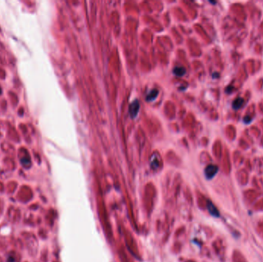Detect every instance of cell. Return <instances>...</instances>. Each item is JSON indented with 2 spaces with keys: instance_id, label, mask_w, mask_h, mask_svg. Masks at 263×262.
<instances>
[{
  "instance_id": "cell-3",
  "label": "cell",
  "mask_w": 263,
  "mask_h": 262,
  "mask_svg": "<svg viewBox=\"0 0 263 262\" xmlns=\"http://www.w3.org/2000/svg\"><path fill=\"white\" fill-rule=\"evenodd\" d=\"M208 209H209V211L210 212V214L212 215V216L217 217V218L218 217H219V211H218L216 207L215 206L212 202L209 201V204H208Z\"/></svg>"
},
{
  "instance_id": "cell-6",
  "label": "cell",
  "mask_w": 263,
  "mask_h": 262,
  "mask_svg": "<svg viewBox=\"0 0 263 262\" xmlns=\"http://www.w3.org/2000/svg\"><path fill=\"white\" fill-rule=\"evenodd\" d=\"M157 95H158L157 90H156V89L152 90V91L151 93H149V95H148L147 96V100H148V101H149V100L151 101V100L155 99V98H156V97L157 96Z\"/></svg>"
},
{
  "instance_id": "cell-2",
  "label": "cell",
  "mask_w": 263,
  "mask_h": 262,
  "mask_svg": "<svg viewBox=\"0 0 263 262\" xmlns=\"http://www.w3.org/2000/svg\"><path fill=\"white\" fill-rule=\"evenodd\" d=\"M138 110H139V103H138V101L135 100V101H134L132 103L129 107L130 115H131L132 118H135V116L137 115V114H138Z\"/></svg>"
},
{
  "instance_id": "cell-1",
  "label": "cell",
  "mask_w": 263,
  "mask_h": 262,
  "mask_svg": "<svg viewBox=\"0 0 263 262\" xmlns=\"http://www.w3.org/2000/svg\"><path fill=\"white\" fill-rule=\"evenodd\" d=\"M218 170L219 168L217 166L213 165H208L206 167V170H205V174H206V177L208 178H212L216 174V173L218 172Z\"/></svg>"
},
{
  "instance_id": "cell-4",
  "label": "cell",
  "mask_w": 263,
  "mask_h": 262,
  "mask_svg": "<svg viewBox=\"0 0 263 262\" xmlns=\"http://www.w3.org/2000/svg\"><path fill=\"white\" fill-rule=\"evenodd\" d=\"M243 103H244V99H243V98H237L236 99L232 102V108H233L235 110L238 109V108L242 107Z\"/></svg>"
},
{
  "instance_id": "cell-7",
  "label": "cell",
  "mask_w": 263,
  "mask_h": 262,
  "mask_svg": "<svg viewBox=\"0 0 263 262\" xmlns=\"http://www.w3.org/2000/svg\"><path fill=\"white\" fill-rule=\"evenodd\" d=\"M251 120H252V119L249 117V116H246V117H245L244 119H243L244 122H245V123H246V124L249 123V122H251Z\"/></svg>"
},
{
  "instance_id": "cell-8",
  "label": "cell",
  "mask_w": 263,
  "mask_h": 262,
  "mask_svg": "<svg viewBox=\"0 0 263 262\" xmlns=\"http://www.w3.org/2000/svg\"><path fill=\"white\" fill-rule=\"evenodd\" d=\"M8 261H9V262H14V259H13V258H10L9 260H8Z\"/></svg>"
},
{
  "instance_id": "cell-5",
  "label": "cell",
  "mask_w": 263,
  "mask_h": 262,
  "mask_svg": "<svg viewBox=\"0 0 263 262\" xmlns=\"http://www.w3.org/2000/svg\"><path fill=\"white\" fill-rule=\"evenodd\" d=\"M174 73L178 76H182L185 73V69L182 67H176L174 69Z\"/></svg>"
}]
</instances>
